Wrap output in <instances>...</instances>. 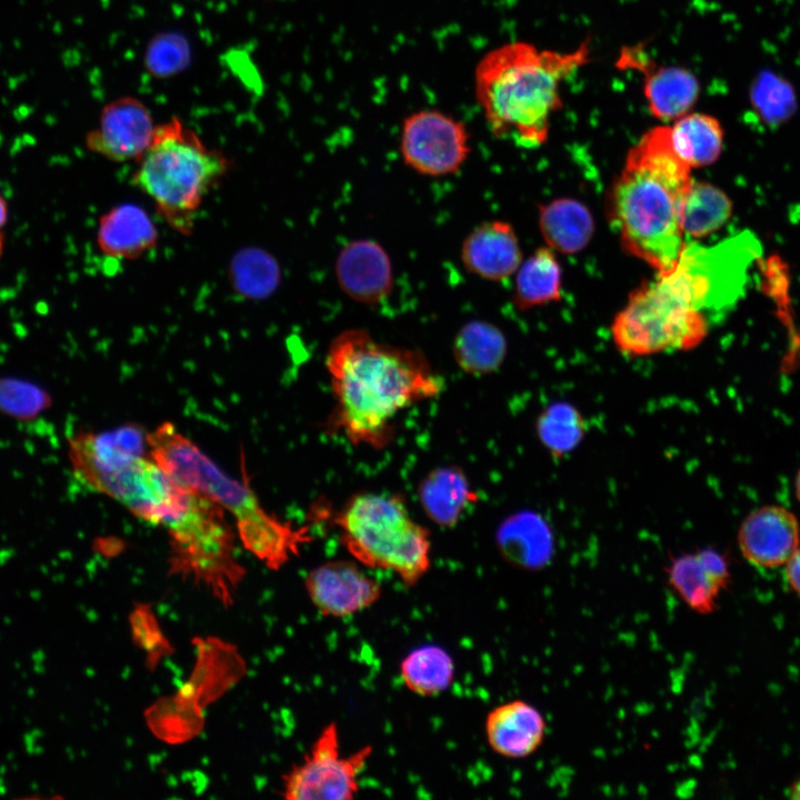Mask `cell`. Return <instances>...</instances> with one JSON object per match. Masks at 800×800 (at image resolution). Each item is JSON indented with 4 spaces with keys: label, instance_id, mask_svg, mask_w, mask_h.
I'll list each match as a JSON object with an SVG mask.
<instances>
[{
    "label": "cell",
    "instance_id": "cell-1",
    "mask_svg": "<svg viewBox=\"0 0 800 800\" xmlns=\"http://www.w3.org/2000/svg\"><path fill=\"white\" fill-rule=\"evenodd\" d=\"M326 367L334 401L328 431L373 449L391 443L402 410L438 397L444 386L421 351L380 342L364 329L333 338Z\"/></svg>",
    "mask_w": 800,
    "mask_h": 800
},
{
    "label": "cell",
    "instance_id": "cell-2",
    "mask_svg": "<svg viewBox=\"0 0 800 800\" xmlns=\"http://www.w3.org/2000/svg\"><path fill=\"white\" fill-rule=\"evenodd\" d=\"M691 168L676 152L671 129L658 126L629 150L608 197V216L621 246L656 272L671 269L687 243L681 226Z\"/></svg>",
    "mask_w": 800,
    "mask_h": 800
},
{
    "label": "cell",
    "instance_id": "cell-3",
    "mask_svg": "<svg viewBox=\"0 0 800 800\" xmlns=\"http://www.w3.org/2000/svg\"><path fill=\"white\" fill-rule=\"evenodd\" d=\"M590 57L589 40L569 52L514 41L486 53L474 71L477 101L498 139L538 148L562 107L560 87Z\"/></svg>",
    "mask_w": 800,
    "mask_h": 800
},
{
    "label": "cell",
    "instance_id": "cell-4",
    "mask_svg": "<svg viewBox=\"0 0 800 800\" xmlns=\"http://www.w3.org/2000/svg\"><path fill=\"white\" fill-rule=\"evenodd\" d=\"M702 249L686 246L678 262L634 289L616 314L611 334L616 348L629 357L687 351L708 334L701 309L709 302L712 279L702 267Z\"/></svg>",
    "mask_w": 800,
    "mask_h": 800
},
{
    "label": "cell",
    "instance_id": "cell-5",
    "mask_svg": "<svg viewBox=\"0 0 800 800\" xmlns=\"http://www.w3.org/2000/svg\"><path fill=\"white\" fill-rule=\"evenodd\" d=\"M148 443L159 466L233 516L242 544L269 569L279 570L312 540L307 527L269 514L249 487L229 477L170 422L149 433Z\"/></svg>",
    "mask_w": 800,
    "mask_h": 800
},
{
    "label": "cell",
    "instance_id": "cell-6",
    "mask_svg": "<svg viewBox=\"0 0 800 800\" xmlns=\"http://www.w3.org/2000/svg\"><path fill=\"white\" fill-rule=\"evenodd\" d=\"M137 163L133 184L172 229L186 236L192 232L204 198L230 168L221 151L209 148L178 118L157 124Z\"/></svg>",
    "mask_w": 800,
    "mask_h": 800
},
{
    "label": "cell",
    "instance_id": "cell-7",
    "mask_svg": "<svg viewBox=\"0 0 800 800\" xmlns=\"http://www.w3.org/2000/svg\"><path fill=\"white\" fill-rule=\"evenodd\" d=\"M341 543L360 564L392 571L408 587L431 567L429 530L398 494L358 492L332 514Z\"/></svg>",
    "mask_w": 800,
    "mask_h": 800
},
{
    "label": "cell",
    "instance_id": "cell-8",
    "mask_svg": "<svg viewBox=\"0 0 800 800\" xmlns=\"http://www.w3.org/2000/svg\"><path fill=\"white\" fill-rule=\"evenodd\" d=\"M160 527L169 537V576L204 587L226 609L233 606L246 569L238 561L224 510L190 488Z\"/></svg>",
    "mask_w": 800,
    "mask_h": 800
},
{
    "label": "cell",
    "instance_id": "cell-9",
    "mask_svg": "<svg viewBox=\"0 0 800 800\" xmlns=\"http://www.w3.org/2000/svg\"><path fill=\"white\" fill-rule=\"evenodd\" d=\"M373 751L372 746L343 756L339 729L328 723L300 763L282 777L288 800H352L360 789L359 776Z\"/></svg>",
    "mask_w": 800,
    "mask_h": 800
},
{
    "label": "cell",
    "instance_id": "cell-10",
    "mask_svg": "<svg viewBox=\"0 0 800 800\" xmlns=\"http://www.w3.org/2000/svg\"><path fill=\"white\" fill-rule=\"evenodd\" d=\"M403 163L427 177L457 173L470 153L466 126L439 110H420L408 116L401 128Z\"/></svg>",
    "mask_w": 800,
    "mask_h": 800
},
{
    "label": "cell",
    "instance_id": "cell-11",
    "mask_svg": "<svg viewBox=\"0 0 800 800\" xmlns=\"http://www.w3.org/2000/svg\"><path fill=\"white\" fill-rule=\"evenodd\" d=\"M304 588L313 607L323 617L346 618L361 612L381 598V584L354 561L329 560L311 569Z\"/></svg>",
    "mask_w": 800,
    "mask_h": 800
},
{
    "label": "cell",
    "instance_id": "cell-12",
    "mask_svg": "<svg viewBox=\"0 0 800 800\" xmlns=\"http://www.w3.org/2000/svg\"><path fill=\"white\" fill-rule=\"evenodd\" d=\"M157 124L149 108L136 97L107 103L98 126L86 138L88 148L116 163L138 161L148 149Z\"/></svg>",
    "mask_w": 800,
    "mask_h": 800
},
{
    "label": "cell",
    "instance_id": "cell-13",
    "mask_svg": "<svg viewBox=\"0 0 800 800\" xmlns=\"http://www.w3.org/2000/svg\"><path fill=\"white\" fill-rule=\"evenodd\" d=\"M618 63L623 69L642 72L648 108L661 121L677 120L689 113L699 98L700 84L690 70L656 64L640 46L623 48Z\"/></svg>",
    "mask_w": 800,
    "mask_h": 800
},
{
    "label": "cell",
    "instance_id": "cell-14",
    "mask_svg": "<svg viewBox=\"0 0 800 800\" xmlns=\"http://www.w3.org/2000/svg\"><path fill=\"white\" fill-rule=\"evenodd\" d=\"M738 544L754 567L778 568L784 566L800 547V526L790 510L776 504L762 506L741 522Z\"/></svg>",
    "mask_w": 800,
    "mask_h": 800
},
{
    "label": "cell",
    "instance_id": "cell-15",
    "mask_svg": "<svg viewBox=\"0 0 800 800\" xmlns=\"http://www.w3.org/2000/svg\"><path fill=\"white\" fill-rule=\"evenodd\" d=\"M334 274L340 290L351 300L376 306L392 292L394 277L387 250L376 240L354 239L338 253Z\"/></svg>",
    "mask_w": 800,
    "mask_h": 800
},
{
    "label": "cell",
    "instance_id": "cell-16",
    "mask_svg": "<svg viewBox=\"0 0 800 800\" xmlns=\"http://www.w3.org/2000/svg\"><path fill=\"white\" fill-rule=\"evenodd\" d=\"M666 571L668 583L677 596L700 614L717 609L719 596L730 581L728 559L713 549L678 556Z\"/></svg>",
    "mask_w": 800,
    "mask_h": 800
},
{
    "label": "cell",
    "instance_id": "cell-17",
    "mask_svg": "<svg viewBox=\"0 0 800 800\" xmlns=\"http://www.w3.org/2000/svg\"><path fill=\"white\" fill-rule=\"evenodd\" d=\"M460 259L469 273L489 281H503L517 272L522 253L512 226L491 220L478 224L464 237Z\"/></svg>",
    "mask_w": 800,
    "mask_h": 800
},
{
    "label": "cell",
    "instance_id": "cell-18",
    "mask_svg": "<svg viewBox=\"0 0 800 800\" xmlns=\"http://www.w3.org/2000/svg\"><path fill=\"white\" fill-rule=\"evenodd\" d=\"M197 660L191 677L177 696L203 710L239 681L244 662L230 643L216 638L197 639Z\"/></svg>",
    "mask_w": 800,
    "mask_h": 800
},
{
    "label": "cell",
    "instance_id": "cell-19",
    "mask_svg": "<svg viewBox=\"0 0 800 800\" xmlns=\"http://www.w3.org/2000/svg\"><path fill=\"white\" fill-rule=\"evenodd\" d=\"M489 747L509 759L526 758L541 746L546 721L541 712L523 700H512L490 710L484 721Z\"/></svg>",
    "mask_w": 800,
    "mask_h": 800
},
{
    "label": "cell",
    "instance_id": "cell-20",
    "mask_svg": "<svg viewBox=\"0 0 800 800\" xmlns=\"http://www.w3.org/2000/svg\"><path fill=\"white\" fill-rule=\"evenodd\" d=\"M159 234L144 209L134 203L111 208L99 221L97 243L108 258L136 260L157 247Z\"/></svg>",
    "mask_w": 800,
    "mask_h": 800
},
{
    "label": "cell",
    "instance_id": "cell-21",
    "mask_svg": "<svg viewBox=\"0 0 800 800\" xmlns=\"http://www.w3.org/2000/svg\"><path fill=\"white\" fill-rule=\"evenodd\" d=\"M417 493L426 516L441 528H453L478 501L467 474L457 466L429 471L419 482Z\"/></svg>",
    "mask_w": 800,
    "mask_h": 800
},
{
    "label": "cell",
    "instance_id": "cell-22",
    "mask_svg": "<svg viewBox=\"0 0 800 800\" xmlns=\"http://www.w3.org/2000/svg\"><path fill=\"white\" fill-rule=\"evenodd\" d=\"M539 228L550 249L569 254L588 246L594 232V221L583 203L559 198L539 207Z\"/></svg>",
    "mask_w": 800,
    "mask_h": 800
},
{
    "label": "cell",
    "instance_id": "cell-23",
    "mask_svg": "<svg viewBox=\"0 0 800 800\" xmlns=\"http://www.w3.org/2000/svg\"><path fill=\"white\" fill-rule=\"evenodd\" d=\"M507 340L502 331L484 320H470L457 331L452 356L457 366L474 377L498 370L507 356Z\"/></svg>",
    "mask_w": 800,
    "mask_h": 800
},
{
    "label": "cell",
    "instance_id": "cell-24",
    "mask_svg": "<svg viewBox=\"0 0 800 800\" xmlns=\"http://www.w3.org/2000/svg\"><path fill=\"white\" fill-rule=\"evenodd\" d=\"M562 272L550 248H539L516 272L513 303L528 310L561 299Z\"/></svg>",
    "mask_w": 800,
    "mask_h": 800
},
{
    "label": "cell",
    "instance_id": "cell-25",
    "mask_svg": "<svg viewBox=\"0 0 800 800\" xmlns=\"http://www.w3.org/2000/svg\"><path fill=\"white\" fill-rule=\"evenodd\" d=\"M670 129L676 152L690 168L710 166L720 157L724 132L714 117L687 113L678 118Z\"/></svg>",
    "mask_w": 800,
    "mask_h": 800
},
{
    "label": "cell",
    "instance_id": "cell-26",
    "mask_svg": "<svg viewBox=\"0 0 800 800\" xmlns=\"http://www.w3.org/2000/svg\"><path fill=\"white\" fill-rule=\"evenodd\" d=\"M454 676L456 666L451 654L437 644L414 648L400 662V677L406 688L424 698L446 692Z\"/></svg>",
    "mask_w": 800,
    "mask_h": 800
},
{
    "label": "cell",
    "instance_id": "cell-27",
    "mask_svg": "<svg viewBox=\"0 0 800 800\" xmlns=\"http://www.w3.org/2000/svg\"><path fill=\"white\" fill-rule=\"evenodd\" d=\"M732 214V202L716 186L692 181L682 202L681 226L684 234L700 239L721 229Z\"/></svg>",
    "mask_w": 800,
    "mask_h": 800
},
{
    "label": "cell",
    "instance_id": "cell-28",
    "mask_svg": "<svg viewBox=\"0 0 800 800\" xmlns=\"http://www.w3.org/2000/svg\"><path fill=\"white\" fill-rule=\"evenodd\" d=\"M147 719L156 734L171 742L192 738L203 724L202 710L182 701L177 694L154 703L148 710Z\"/></svg>",
    "mask_w": 800,
    "mask_h": 800
},
{
    "label": "cell",
    "instance_id": "cell-29",
    "mask_svg": "<svg viewBox=\"0 0 800 800\" xmlns=\"http://www.w3.org/2000/svg\"><path fill=\"white\" fill-rule=\"evenodd\" d=\"M51 404V394L39 384L20 378L0 377V414L30 421Z\"/></svg>",
    "mask_w": 800,
    "mask_h": 800
},
{
    "label": "cell",
    "instance_id": "cell-30",
    "mask_svg": "<svg viewBox=\"0 0 800 800\" xmlns=\"http://www.w3.org/2000/svg\"><path fill=\"white\" fill-rule=\"evenodd\" d=\"M536 524L527 516L506 520L498 530L497 542L504 557L523 567H533L542 559V542Z\"/></svg>",
    "mask_w": 800,
    "mask_h": 800
},
{
    "label": "cell",
    "instance_id": "cell-31",
    "mask_svg": "<svg viewBox=\"0 0 800 800\" xmlns=\"http://www.w3.org/2000/svg\"><path fill=\"white\" fill-rule=\"evenodd\" d=\"M129 624L133 643L144 652L146 664L150 670L173 653L169 639L149 603H136L129 616Z\"/></svg>",
    "mask_w": 800,
    "mask_h": 800
},
{
    "label": "cell",
    "instance_id": "cell-32",
    "mask_svg": "<svg viewBox=\"0 0 800 800\" xmlns=\"http://www.w3.org/2000/svg\"><path fill=\"white\" fill-rule=\"evenodd\" d=\"M190 46L183 36L166 32L149 42L144 66L151 76L168 78L183 71L190 62Z\"/></svg>",
    "mask_w": 800,
    "mask_h": 800
},
{
    "label": "cell",
    "instance_id": "cell-33",
    "mask_svg": "<svg viewBox=\"0 0 800 800\" xmlns=\"http://www.w3.org/2000/svg\"><path fill=\"white\" fill-rule=\"evenodd\" d=\"M751 101L768 124H779L792 113L796 102L791 87L771 73H762L751 89Z\"/></svg>",
    "mask_w": 800,
    "mask_h": 800
},
{
    "label": "cell",
    "instance_id": "cell-34",
    "mask_svg": "<svg viewBox=\"0 0 800 800\" xmlns=\"http://www.w3.org/2000/svg\"><path fill=\"white\" fill-rule=\"evenodd\" d=\"M538 433L552 452L562 453L571 450L579 441L582 434L581 419L573 408L556 404L540 416Z\"/></svg>",
    "mask_w": 800,
    "mask_h": 800
},
{
    "label": "cell",
    "instance_id": "cell-35",
    "mask_svg": "<svg viewBox=\"0 0 800 800\" xmlns=\"http://www.w3.org/2000/svg\"><path fill=\"white\" fill-rule=\"evenodd\" d=\"M786 567V580L789 587L800 597V547L791 556Z\"/></svg>",
    "mask_w": 800,
    "mask_h": 800
},
{
    "label": "cell",
    "instance_id": "cell-36",
    "mask_svg": "<svg viewBox=\"0 0 800 800\" xmlns=\"http://www.w3.org/2000/svg\"><path fill=\"white\" fill-rule=\"evenodd\" d=\"M8 219V208L4 199L0 194V230L6 224Z\"/></svg>",
    "mask_w": 800,
    "mask_h": 800
},
{
    "label": "cell",
    "instance_id": "cell-37",
    "mask_svg": "<svg viewBox=\"0 0 800 800\" xmlns=\"http://www.w3.org/2000/svg\"><path fill=\"white\" fill-rule=\"evenodd\" d=\"M788 797L790 799L800 800V778L789 788Z\"/></svg>",
    "mask_w": 800,
    "mask_h": 800
},
{
    "label": "cell",
    "instance_id": "cell-38",
    "mask_svg": "<svg viewBox=\"0 0 800 800\" xmlns=\"http://www.w3.org/2000/svg\"><path fill=\"white\" fill-rule=\"evenodd\" d=\"M794 491L797 499L800 501V470L798 471L794 479Z\"/></svg>",
    "mask_w": 800,
    "mask_h": 800
},
{
    "label": "cell",
    "instance_id": "cell-39",
    "mask_svg": "<svg viewBox=\"0 0 800 800\" xmlns=\"http://www.w3.org/2000/svg\"><path fill=\"white\" fill-rule=\"evenodd\" d=\"M2 247H3V237H2V234L0 233V254H1V251H2Z\"/></svg>",
    "mask_w": 800,
    "mask_h": 800
}]
</instances>
